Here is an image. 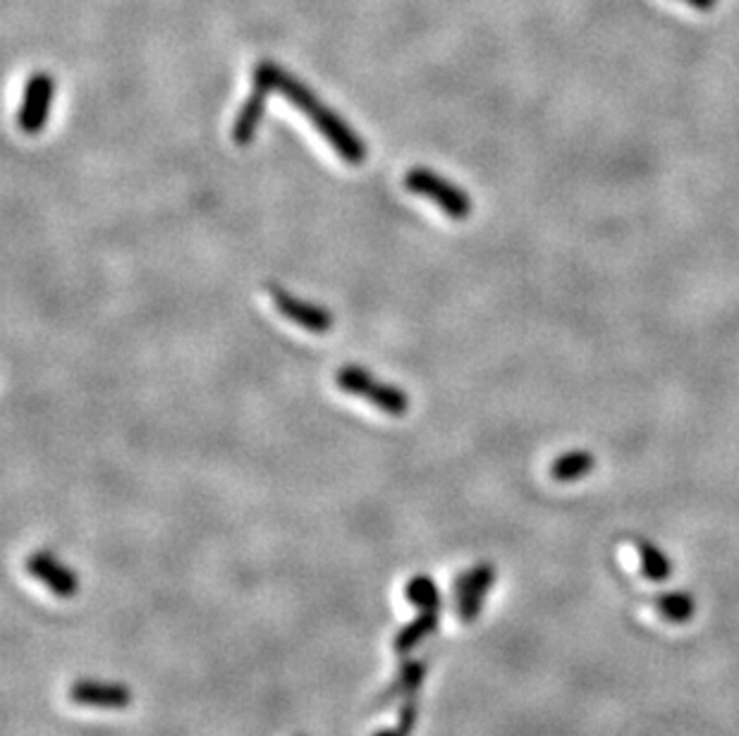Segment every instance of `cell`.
Here are the masks:
<instances>
[{"label":"cell","instance_id":"15","mask_svg":"<svg viewBox=\"0 0 739 736\" xmlns=\"http://www.w3.org/2000/svg\"><path fill=\"white\" fill-rule=\"evenodd\" d=\"M424 676H426V664L421 662V660H407L400 672H397L395 676V682L391 686V691L385 694V703L388 700L397 698V696H417V688L421 686V682H424Z\"/></svg>","mask_w":739,"mask_h":736},{"label":"cell","instance_id":"6","mask_svg":"<svg viewBox=\"0 0 739 736\" xmlns=\"http://www.w3.org/2000/svg\"><path fill=\"white\" fill-rule=\"evenodd\" d=\"M266 290H268V294H271V300L280 312V316H285L288 320L297 323L300 328L309 330V332H319V335H323V332L333 328L335 318H333L331 312H328V308L314 304V302H307V300H300V296H295L285 288H280V284H273V282L266 284Z\"/></svg>","mask_w":739,"mask_h":736},{"label":"cell","instance_id":"17","mask_svg":"<svg viewBox=\"0 0 739 736\" xmlns=\"http://www.w3.org/2000/svg\"><path fill=\"white\" fill-rule=\"evenodd\" d=\"M683 3L699 10V13H709V10H713L715 5H718V0H683Z\"/></svg>","mask_w":739,"mask_h":736},{"label":"cell","instance_id":"12","mask_svg":"<svg viewBox=\"0 0 739 736\" xmlns=\"http://www.w3.org/2000/svg\"><path fill=\"white\" fill-rule=\"evenodd\" d=\"M594 469H596V457L591 453H586V449H572V453H565L558 459H553L548 473H550V479H556L558 483H572V481L584 479L586 473H591Z\"/></svg>","mask_w":739,"mask_h":736},{"label":"cell","instance_id":"8","mask_svg":"<svg viewBox=\"0 0 739 736\" xmlns=\"http://www.w3.org/2000/svg\"><path fill=\"white\" fill-rule=\"evenodd\" d=\"M69 700L87 708H105V710H123L132 703L130 686L120 682H101V680H81L69 686Z\"/></svg>","mask_w":739,"mask_h":736},{"label":"cell","instance_id":"7","mask_svg":"<svg viewBox=\"0 0 739 736\" xmlns=\"http://www.w3.org/2000/svg\"><path fill=\"white\" fill-rule=\"evenodd\" d=\"M27 572L37 579L39 584L49 588L55 598L67 600L77 596V591H79L77 574L51 553H46V550L31 553L27 557Z\"/></svg>","mask_w":739,"mask_h":736},{"label":"cell","instance_id":"10","mask_svg":"<svg viewBox=\"0 0 739 736\" xmlns=\"http://www.w3.org/2000/svg\"><path fill=\"white\" fill-rule=\"evenodd\" d=\"M653 608L667 624H687L697 612V600L687 591H667L653 598Z\"/></svg>","mask_w":739,"mask_h":736},{"label":"cell","instance_id":"1","mask_svg":"<svg viewBox=\"0 0 739 736\" xmlns=\"http://www.w3.org/2000/svg\"><path fill=\"white\" fill-rule=\"evenodd\" d=\"M254 85H262L268 91L280 93V97H285V101L295 105L297 111L307 115V120L319 129V135L333 147V151L347 165H361L367 161L369 149L359 139L355 129H352L335 111L323 105L319 97H316V93L295 75L285 73L283 67L271 61H264L254 67Z\"/></svg>","mask_w":739,"mask_h":736},{"label":"cell","instance_id":"16","mask_svg":"<svg viewBox=\"0 0 739 736\" xmlns=\"http://www.w3.org/2000/svg\"><path fill=\"white\" fill-rule=\"evenodd\" d=\"M417 718H419V710H417V696H409L405 700V706L400 710V715H397V722L388 729H381L373 736H412L415 727H417Z\"/></svg>","mask_w":739,"mask_h":736},{"label":"cell","instance_id":"4","mask_svg":"<svg viewBox=\"0 0 739 736\" xmlns=\"http://www.w3.org/2000/svg\"><path fill=\"white\" fill-rule=\"evenodd\" d=\"M498 572L490 562L474 564L472 569H467L460 576L455 579V610L457 617L464 624H472L479 620L481 610H484L488 591L496 584Z\"/></svg>","mask_w":739,"mask_h":736},{"label":"cell","instance_id":"13","mask_svg":"<svg viewBox=\"0 0 739 736\" xmlns=\"http://www.w3.org/2000/svg\"><path fill=\"white\" fill-rule=\"evenodd\" d=\"M637 557H639V569L641 576L653 584H663L673 576V562L659 545L651 541H637Z\"/></svg>","mask_w":739,"mask_h":736},{"label":"cell","instance_id":"14","mask_svg":"<svg viewBox=\"0 0 739 736\" xmlns=\"http://www.w3.org/2000/svg\"><path fill=\"white\" fill-rule=\"evenodd\" d=\"M405 596L417 610H441V605H443L436 581H433L429 574H417L409 579Z\"/></svg>","mask_w":739,"mask_h":736},{"label":"cell","instance_id":"2","mask_svg":"<svg viewBox=\"0 0 739 736\" xmlns=\"http://www.w3.org/2000/svg\"><path fill=\"white\" fill-rule=\"evenodd\" d=\"M335 385L347 395L369 399L373 407L381 409L383 414H391V417H405L409 411V397L405 390L379 381L377 376H371L361 366L349 364L340 368L335 373Z\"/></svg>","mask_w":739,"mask_h":736},{"label":"cell","instance_id":"11","mask_svg":"<svg viewBox=\"0 0 739 736\" xmlns=\"http://www.w3.org/2000/svg\"><path fill=\"white\" fill-rule=\"evenodd\" d=\"M438 624H441V610H419L417 620H412L407 626H403L400 632H397V636L393 640L395 652L405 656V652L417 648L421 640L429 638L433 632H436Z\"/></svg>","mask_w":739,"mask_h":736},{"label":"cell","instance_id":"9","mask_svg":"<svg viewBox=\"0 0 739 736\" xmlns=\"http://www.w3.org/2000/svg\"><path fill=\"white\" fill-rule=\"evenodd\" d=\"M268 93H271V91H268L266 87L254 85V91L242 103V109H240L238 117H234V125H232V141L238 147H250L254 141L256 129H259V125L264 120Z\"/></svg>","mask_w":739,"mask_h":736},{"label":"cell","instance_id":"3","mask_svg":"<svg viewBox=\"0 0 739 736\" xmlns=\"http://www.w3.org/2000/svg\"><path fill=\"white\" fill-rule=\"evenodd\" d=\"M405 187L412 194L426 196L453 220H467L472 216V199L462 187L445 180L438 173L429 168H412L405 175Z\"/></svg>","mask_w":739,"mask_h":736},{"label":"cell","instance_id":"5","mask_svg":"<svg viewBox=\"0 0 739 736\" xmlns=\"http://www.w3.org/2000/svg\"><path fill=\"white\" fill-rule=\"evenodd\" d=\"M55 81L49 73H34L25 87V99L17 111V127L25 135H39L49 123Z\"/></svg>","mask_w":739,"mask_h":736}]
</instances>
